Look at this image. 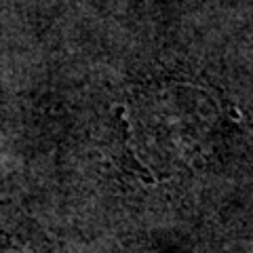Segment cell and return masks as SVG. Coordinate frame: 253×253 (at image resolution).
<instances>
[{"label":"cell","instance_id":"obj_1","mask_svg":"<svg viewBox=\"0 0 253 253\" xmlns=\"http://www.w3.org/2000/svg\"><path fill=\"white\" fill-rule=\"evenodd\" d=\"M230 116L234 118V121H241V114H239V112H236V110H230Z\"/></svg>","mask_w":253,"mask_h":253}]
</instances>
